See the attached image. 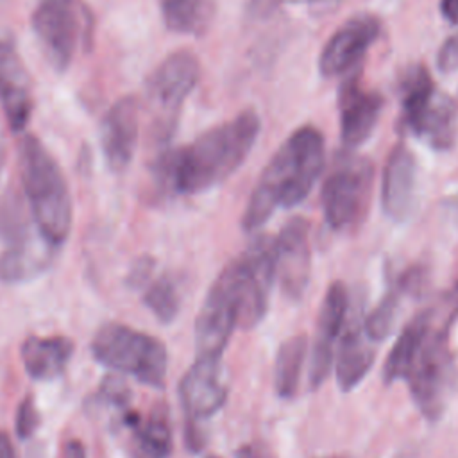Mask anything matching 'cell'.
Returning a JSON list of instances; mask_svg holds the SVG:
<instances>
[{"label":"cell","mask_w":458,"mask_h":458,"mask_svg":"<svg viewBox=\"0 0 458 458\" xmlns=\"http://www.w3.org/2000/svg\"><path fill=\"white\" fill-rule=\"evenodd\" d=\"M327 458H336V456H327Z\"/></svg>","instance_id":"60d3db41"},{"label":"cell","mask_w":458,"mask_h":458,"mask_svg":"<svg viewBox=\"0 0 458 458\" xmlns=\"http://www.w3.org/2000/svg\"><path fill=\"white\" fill-rule=\"evenodd\" d=\"M132 458H168L172 453V429L165 406H156L147 419L141 415L131 424Z\"/></svg>","instance_id":"ffe728a7"},{"label":"cell","mask_w":458,"mask_h":458,"mask_svg":"<svg viewBox=\"0 0 458 458\" xmlns=\"http://www.w3.org/2000/svg\"><path fill=\"white\" fill-rule=\"evenodd\" d=\"M38 426H39V411L34 404V399L27 395L16 410V424H14L16 435L21 440L30 438L34 435V431L38 429Z\"/></svg>","instance_id":"f546056e"},{"label":"cell","mask_w":458,"mask_h":458,"mask_svg":"<svg viewBox=\"0 0 458 458\" xmlns=\"http://www.w3.org/2000/svg\"><path fill=\"white\" fill-rule=\"evenodd\" d=\"M4 165V141H2V134H0V170Z\"/></svg>","instance_id":"f35d334b"},{"label":"cell","mask_w":458,"mask_h":458,"mask_svg":"<svg viewBox=\"0 0 458 458\" xmlns=\"http://www.w3.org/2000/svg\"><path fill=\"white\" fill-rule=\"evenodd\" d=\"M381 109V95L361 86L358 77H349L338 91L342 143L347 148H356L369 140L377 125Z\"/></svg>","instance_id":"9a60e30c"},{"label":"cell","mask_w":458,"mask_h":458,"mask_svg":"<svg viewBox=\"0 0 458 458\" xmlns=\"http://www.w3.org/2000/svg\"><path fill=\"white\" fill-rule=\"evenodd\" d=\"M100 394L107 403L114 404L116 408H125L129 403V390L120 381V377H106L100 386Z\"/></svg>","instance_id":"1f68e13d"},{"label":"cell","mask_w":458,"mask_h":458,"mask_svg":"<svg viewBox=\"0 0 458 458\" xmlns=\"http://www.w3.org/2000/svg\"><path fill=\"white\" fill-rule=\"evenodd\" d=\"M48 249H54V245L45 240L39 243L32 240L25 245L7 247L0 256V279L14 284L38 276L50 263L52 250Z\"/></svg>","instance_id":"cb8c5ba5"},{"label":"cell","mask_w":458,"mask_h":458,"mask_svg":"<svg viewBox=\"0 0 458 458\" xmlns=\"http://www.w3.org/2000/svg\"><path fill=\"white\" fill-rule=\"evenodd\" d=\"M143 302L163 324L172 322L181 304V295L175 279L168 274H163L157 279H154L143 295Z\"/></svg>","instance_id":"83f0119b"},{"label":"cell","mask_w":458,"mask_h":458,"mask_svg":"<svg viewBox=\"0 0 458 458\" xmlns=\"http://www.w3.org/2000/svg\"><path fill=\"white\" fill-rule=\"evenodd\" d=\"M200 66L188 50H179L163 59L147 79V100L154 114V129L168 138L174 131L186 97L197 86Z\"/></svg>","instance_id":"52a82bcc"},{"label":"cell","mask_w":458,"mask_h":458,"mask_svg":"<svg viewBox=\"0 0 458 458\" xmlns=\"http://www.w3.org/2000/svg\"><path fill=\"white\" fill-rule=\"evenodd\" d=\"M168 30L184 36H202L216 16V0H159Z\"/></svg>","instance_id":"44dd1931"},{"label":"cell","mask_w":458,"mask_h":458,"mask_svg":"<svg viewBox=\"0 0 458 458\" xmlns=\"http://www.w3.org/2000/svg\"><path fill=\"white\" fill-rule=\"evenodd\" d=\"M138 138L140 102L136 97H123L107 109L100 123V147L111 172H122L131 165Z\"/></svg>","instance_id":"4fadbf2b"},{"label":"cell","mask_w":458,"mask_h":458,"mask_svg":"<svg viewBox=\"0 0 458 458\" xmlns=\"http://www.w3.org/2000/svg\"><path fill=\"white\" fill-rule=\"evenodd\" d=\"M458 317V279L453 286V290L449 292L447 297V317H445V324L451 327V324L454 322V318Z\"/></svg>","instance_id":"836d02e7"},{"label":"cell","mask_w":458,"mask_h":458,"mask_svg":"<svg viewBox=\"0 0 458 458\" xmlns=\"http://www.w3.org/2000/svg\"><path fill=\"white\" fill-rule=\"evenodd\" d=\"M440 11L451 23H458V0H440Z\"/></svg>","instance_id":"8d00e7d4"},{"label":"cell","mask_w":458,"mask_h":458,"mask_svg":"<svg viewBox=\"0 0 458 458\" xmlns=\"http://www.w3.org/2000/svg\"><path fill=\"white\" fill-rule=\"evenodd\" d=\"M0 104L9 127L23 131L32 114V89L23 59L11 41H0Z\"/></svg>","instance_id":"e0dca14e"},{"label":"cell","mask_w":458,"mask_h":458,"mask_svg":"<svg viewBox=\"0 0 458 458\" xmlns=\"http://www.w3.org/2000/svg\"><path fill=\"white\" fill-rule=\"evenodd\" d=\"M324 166V138L313 125L292 132L265 166L242 216L245 231L259 229L276 208H292L311 191Z\"/></svg>","instance_id":"7a4b0ae2"},{"label":"cell","mask_w":458,"mask_h":458,"mask_svg":"<svg viewBox=\"0 0 458 458\" xmlns=\"http://www.w3.org/2000/svg\"><path fill=\"white\" fill-rule=\"evenodd\" d=\"M437 64L442 73L458 70V32L449 36L437 54Z\"/></svg>","instance_id":"4dcf8cb0"},{"label":"cell","mask_w":458,"mask_h":458,"mask_svg":"<svg viewBox=\"0 0 458 458\" xmlns=\"http://www.w3.org/2000/svg\"><path fill=\"white\" fill-rule=\"evenodd\" d=\"M458 131V107L444 93H437L413 136L426 140L433 148L444 150L454 143Z\"/></svg>","instance_id":"d4e9b609"},{"label":"cell","mask_w":458,"mask_h":458,"mask_svg":"<svg viewBox=\"0 0 458 458\" xmlns=\"http://www.w3.org/2000/svg\"><path fill=\"white\" fill-rule=\"evenodd\" d=\"M403 293H404L403 288L395 283L383 295V299L377 302V306L365 317L361 326H363L365 335L372 342H381V340L388 338V335L392 333V327H394L395 318H397V311H399V304H401V295Z\"/></svg>","instance_id":"f1b7e54d"},{"label":"cell","mask_w":458,"mask_h":458,"mask_svg":"<svg viewBox=\"0 0 458 458\" xmlns=\"http://www.w3.org/2000/svg\"><path fill=\"white\" fill-rule=\"evenodd\" d=\"M0 458H18L14 445L5 431H0Z\"/></svg>","instance_id":"74e56055"},{"label":"cell","mask_w":458,"mask_h":458,"mask_svg":"<svg viewBox=\"0 0 458 458\" xmlns=\"http://www.w3.org/2000/svg\"><path fill=\"white\" fill-rule=\"evenodd\" d=\"M261 122L243 111L202 132L190 145L165 152L156 165L157 181L181 195L202 193L225 181L252 150Z\"/></svg>","instance_id":"6da1fadb"},{"label":"cell","mask_w":458,"mask_h":458,"mask_svg":"<svg viewBox=\"0 0 458 458\" xmlns=\"http://www.w3.org/2000/svg\"><path fill=\"white\" fill-rule=\"evenodd\" d=\"M20 354L32 379L48 381L63 374L73 354V344L66 336H29Z\"/></svg>","instance_id":"ac0fdd59"},{"label":"cell","mask_w":458,"mask_h":458,"mask_svg":"<svg viewBox=\"0 0 458 458\" xmlns=\"http://www.w3.org/2000/svg\"><path fill=\"white\" fill-rule=\"evenodd\" d=\"M234 458H268V456L261 447H258L254 444H247L234 451Z\"/></svg>","instance_id":"d590c367"},{"label":"cell","mask_w":458,"mask_h":458,"mask_svg":"<svg viewBox=\"0 0 458 458\" xmlns=\"http://www.w3.org/2000/svg\"><path fill=\"white\" fill-rule=\"evenodd\" d=\"M374 184V166L367 157L344 156L322 184L324 218L335 231L356 225L367 213Z\"/></svg>","instance_id":"8992f818"},{"label":"cell","mask_w":458,"mask_h":458,"mask_svg":"<svg viewBox=\"0 0 458 458\" xmlns=\"http://www.w3.org/2000/svg\"><path fill=\"white\" fill-rule=\"evenodd\" d=\"M308 222L295 216L284 224L276 242V277L279 279L283 293L297 301L302 297L310 283L311 254L308 242Z\"/></svg>","instance_id":"7c38bea8"},{"label":"cell","mask_w":458,"mask_h":458,"mask_svg":"<svg viewBox=\"0 0 458 458\" xmlns=\"http://www.w3.org/2000/svg\"><path fill=\"white\" fill-rule=\"evenodd\" d=\"M91 352L98 363L129 374L143 385L161 388L165 383L166 347L143 331L118 322L104 324L91 340Z\"/></svg>","instance_id":"277c9868"},{"label":"cell","mask_w":458,"mask_h":458,"mask_svg":"<svg viewBox=\"0 0 458 458\" xmlns=\"http://www.w3.org/2000/svg\"><path fill=\"white\" fill-rule=\"evenodd\" d=\"M240 297L233 263H229L213 281L206 293L195 322L197 356L222 358V352L238 327Z\"/></svg>","instance_id":"ba28073f"},{"label":"cell","mask_w":458,"mask_h":458,"mask_svg":"<svg viewBox=\"0 0 458 458\" xmlns=\"http://www.w3.org/2000/svg\"><path fill=\"white\" fill-rule=\"evenodd\" d=\"M179 399L186 420H202L215 415L227 399V383L220 358L197 356L179 383Z\"/></svg>","instance_id":"8fae6325"},{"label":"cell","mask_w":458,"mask_h":458,"mask_svg":"<svg viewBox=\"0 0 458 458\" xmlns=\"http://www.w3.org/2000/svg\"><path fill=\"white\" fill-rule=\"evenodd\" d=\"M152 268H154V261L148 258V256H143L140 258L134 265H132V270L129 274V284L132 286H141L143 283L148 281L150 274H152Z\"/></svg>","instance_id":"d6a6232c"},{"label":"cell","mask_w":458,"mask_h":458,"mask_svg":"<svg viewBox=\"0 0 458 458\" xmlns=\"http://www.w3.org/2000/svg\"><path fill=\"white\" fill-rule=\"evenodd\" d=\"M63 458H86V449L81 440L72 438L63 447Z\"/></svg>","instance_id":"e575fe53"},{"label":"cell","mask_w":458,"mask_h":458,"mask_svg":"<svg viewBox=\"0 0 458 458\" xmlns=\"http://www.w3.org/2000/svg\"><path fill=\"white\" fill-rule=\"evenodd\" d=\"M433 318H435V311L426 310V311H420L419 315H415L410 320V324L404 326V329L397 336L390 354L385 360V367H383L385 383H394V381H399V379H406L408 370L411 367V361L415 358L417 347H419L426 329L433 322Z\"/></svg>","instance_id":"7402d4cb"},{"label":"cell","mask_w":458,"mask_h":458,"mask_svg":"<svg viewBox=\"0 0 458 458\" xmlns=\"http://www.w3.org/2000/svg\"><path fill=\"white\" fill-rule=\"evenodd\" d=\"M381 32L379 20L372 14H356L340 25L324 45L318 70L324 77H336L352 70Z\"/></svg>","instance_id":"30bf717a"},{"label":"cell","mask_w":458,"mask_h":458,"mask_svg":"<svg viewBox=\"0 0 458 458\" xmlns=\"http://www.w3.org/2000/svg\"><path fill=\"white\" fill-rule=\"evenodd\" d=\"M32 30L50 66L64 72L82 36L81 14L73 0H41L32 14Z\"/></svg>","instance_id":"9c48e42d"},{"label":"cell","mask_w":458,"mask_h":458,"mask_svg":"<svg viewBox=\"0 0 458 458\" xmlns=\"http://www.w3.org/2000/svg\"><path fill=\"white\" fill-rule=\"evenodd\" d=\"M349 310V293L344 283L335 281L320 304L317 333L310 360V386L318 388L333 365V344L340 335Z\"/></svg>","instance_id":"5bb4252c"},{"label":"cell","mask_w":458,"mask_h":458,"mask_svg":"<svg viewBox=\"0 0 458 458\" xmlns=\"http://www.w3.org/2000/svg\"><path fill=\"white\" fill-rule=\"evenodd\" d=\"M437 88L426 66L419 64L406 72L403 81V125L411 134L419 129L429 106L437 97Z\"/></svg>","instance_id":"603a6c76"},{"label":"cell","mask_w":458,"mask_h":458,"mask_svg":"<svg viewBox=\"0 0 458 458\" xmlns=\"http://www.w3.org/2000/svg\"><path fill=\"white\" fill-rule=\"evenodd\" d=\"M447 331L449 327L444 324L435 326L433 318L417 347L406 376L411 399L429 420H437L444 413L454 379Z\"/></svg>","instance_id":"5b68a950"},{"label":"cell","mask_w":458,"mask_h":458,"mask_svg":"<svg viewBox=\"0 0 458 458\" xmlns=\"http://www.w3.org/2000/svg\"><path fill=\"white\" fill-rule=\"evenodd\" d=\"M374 363L372 340L365 335L363 326L351 322L336 352V381L344 392L352 390L370 370Z\"/></svg>","instance_id":"d6986e66"},{"label":"cell","mask_w":458,"mask_h":458,"mask_svg":"<svg viewBox=\"0 0 458 458\" xmlns=\"http://www.w3.org/2000/svg\"><path fill=\"white\" fill-rule=\"evenodd\" d=\"M306 336L295 335L284 340L277 349L274 365V390L281 399H292L297 394L306 360Z\"/></svg>","instance_id":"484cf974"},{"label":"cell","mask_w":458,"mask_h":458,"mask_svg":"<svg viewBox=\"0 0 458 458\" xmlns=\"http://www.w3.org/2000/svg\"><path fill=\"white\" fill-rule=\"evenodd\" d=\"M21 188L38 233L50 245L63 243L72 229V199L66 179L47 147L32 134L18 150Z\"/></svg>","instance_id":"3957f363"},{"label":"cell","mask_w":458,"mask_h":458,"mask_svg":"<svg viewBox=\"0 0 458 458\" xmlns=\"http://www.w3.org/2000/svg\"><path fill=\"white\" fill-rule=\"evenodd\" d=\"M32 224L29 204L14 190H7L0 200V238L7 247L32 242ZM36 225V224H34Z\"/></svg>","instance_id":"4316f807"},{"label":"cell","mask_w":458,"mask_h":458,"mask_svg":"<svg viewBox=\"0 0 458 458\" xmlns=\"http://www.w3.org/2000/svg\"><path fill=\"white\" fill-rule=\"evenodd\" d=\"M417 199V159L413 152L399 143L385 163L381 179V206L390 220H406Z\"/></svg>","instance_id":"2e32d148"},{"label":"cell","mask_w":458,"mask_h":458,"mask_svg":"<svg viewBox=\"0 0 458 458\" xmlns=\"http://www.w3.org/2000/svg\"><path fill=\"white\" fill-rule=\"evenodd\" d=\"M208 458H218V456H208Z\"/></svg>","instance_id":"ab89813d"}]
</instances>
